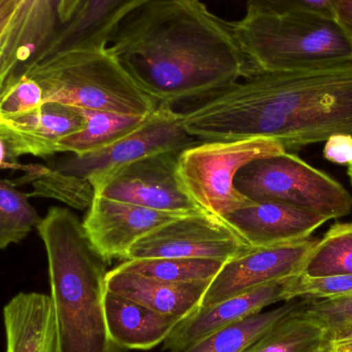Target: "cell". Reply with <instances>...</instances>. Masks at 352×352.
<instances>
[{
  "instance_id": "cell-1",
  "label": "cell",
  "mask_w": 352,
  "mask_h": 352,
  "mask_svg": "<svg viewBox=\"0 0 352 352\" xmlns=\"http://www.w3.org/2000/svg\"><path fill=\"white\" fill-rule=\"evenodd\" d=\"M182 115L186 132L204 142L272 138L295 152L352 138V57L256 70Z\"/></svg>"
},
{
  "instance_id": "cell-2",
  "label": "cell",
  "mask_w": 352,
  "mask_h": 352,
  "mask_svg": "<svg viewBox=\"0 0 352 352\" xmlns=\"http://www.w3.org/2000/svg\"><path fill=\"white\" fill-rule=\"evenodd\" d=\"M109 50L159 104L203 100L256 72L232 22L202 0H153L126 19Z\"/></svg>"
},
{
  "instance_id": "cell-3",
  "label": "cell",
  "mask_w": 352,
  "mask_h": 352,
  "mask_svg": "<svg viewBox=\"0 0 352 352\" xmlns=\"http://www.w3.org/2000/svg\"><path fill=\"white\" fill-rule=\"evenodd\" d=\"M49 265L59 352H127L113 342L104 311L107 263L82 221L53 206L37 226Z\"/></svg>"
},
{
  "instance_id": "cell-4",
  "label": "cell",
  "mask_w": 352,
  "mask_h": 352,
  "mask_svg": "<svg viewBox=\"0 0 352 352\" xmlns=\"http://www.w3.org/2000/svg\"><path fill=\"white\" fill-rule=\"evenodd\" d=\"M26 76L45 103L146 117L159 103L127 74L109 47H74L43 56Z\"/></svg>"
},
{
  "instance_id": "cell-5",
  "label": "cell",
  "mask_w": 352,
  "mask_h": 352,
  "mask_svg": "<svg viewBox=\"0 0 352 352\" xmlns=\"http://www.w3.org/2000/svg\"><path fill=\"white\" fill-rule=\"evenodd\" d=\"M242 49L258 70H289L352 57L336 21L310 12H269L246 8L232 22Z\"/></svg>"
},
{
  "instance_id": "cell-6",
  "label": "cell",
  "mask_w": 352,
  "mask_h": 352,
  "mask_svg": "<svg viewBox=\"0 0 352 352\" xmlns=\"http://www.w3.org/2000/svg\"><path fill=\"white\" fill-rule=\"evenodd\" d=\"M287 152L272 138L198 142L180 152L178 173L199 208L225 217L254 203L235 186V177L248 163Z\"/></svg>"
},
{
  "instance_id": "cell-7",
  "label": "cell",
  "mask_w": 352,
  "mask_h": 352,
  "mask_svg": "<svg viewBox=\"0 0 352 352\" xmlns=\"http://www.w3.org/2000/svg\"><path fill=\"white\" fill-rule=\"evenodd\" d=\"M235 186L254 202L289 203L328 221L352 209L351 195L342 184L289 152L248 163L236 175Z\"/></svg>"
},
{
  "instance_id": "cell-8",
  "label": "cell",
  "mask_w": 352,
  "mask_h": 352,
  "mask_svg": "<svg viewBox=\"0 0 352 352\" xmlns=\"http://www.w3.org/2000/svg\"><path fill=\"white\" fill-rule=\"evenodd\" d=\"M198 142L184 129L182 113L170 105L159 104L140 128L115 144L89 154L72 155L50 167L94 186L126 165L162 153L182 152Z\"/></svg>"
},
{
  "instance_id": "cell-9",
  "label": "cell",
  "mask_w": 352,
  "mask_h": 352,
  "mask_svg": "<svg viewBox=\"0 0 352 352\" xmlns=\"http://www.w3.org/2000/svg\"><path fill=\"white\" fill-rule=\"evenodd\" d=\"M252 246L223 217L204 210L176 219L136 242L126 261L209 258L228 262Z\"/></svg>"
},
{
  "instance_id": "cell-10",
  "label": "cell",
  "mask_w": 352,
  "mask_h": 352,
  "mask_svg": "<svg viewBox=\"0 0 352 352\" xmlns=\"http://www.w3.org/2000/svg\"><path fill=\"white\" fill-rule=\"evenodd\" d=\"M179 154L162 153L121 167L93 186L95 195L166 212L202 210L182 184Z\"/></svg>"
},
{
  "instance_id": "cell-11",
  "label": "cell",
  "mask_w": 352,
  "mask_h": 352,
  "mask_svg": "<svg viewBox=\"0 0 352 352\" xmlns=\"http://www.w3.org/2000/svg\"><path fill=\"white\" fill-rule=\"evenodd\" d=\"M318 240L309 237L270 248H252L231 258L211 281L200 308L210 307L268 283L299 276Z\"/></svg>"
},
{
  "instance_id": "cell-12",
  "label": "cell",
  "mask_w": 352,
  "mask_h": 352,
  "mask_svg": "<svg viewBox=\"0 0 352 352\" xmlns=\"http://www.w3.org/2000/svg\"><path fill=\"white\" fill-rule=\"evenodd\" d=\"M188 213L166 212L95 195L82 221L101 258L111 264L127 258L132 246L158 228Z\"/></svg>"
},
{
  "instance_id": "cell-13",
  "label": "cell",
  "mask_w": 352,
  "mask_h": 352,
  "mask_svg": "<svg viewBox=\"0 0 352 352\" xmlns=\"http://www.w3.org/2000/svg\"><path fill=\"white\" fill-rule=\"evenodd\" d=\"M85 125V118L76 107L45 103L32 113L0 117V138L10 162L18 163L23 156L47 158L58 154V144Z\"/></svg>"
},
{
  "instance_id": "cell-14",
  "label": "cell",
  "mask_w": 352,
  "mask_h": 352,
  "mask_svg": "<svg viewBox=\"0 0 352 352\" xmlns=\"http://www.w3.org/2000/svg\"><path fill=\"white\" fill-rule=\"evenodd\" d=\"M252 248H270L311 237L328 219L289 203L254 202L223 217Z\"/></svg>"
},
{
  "instance_id": "cell-15",
  "label": "cell",
  "mask_w": 352,
  "mask_h": 352,
  "mask_svg": "<svg viewBox=\"0 0 352 352\" xmlns=\"http://www.w3.org/2000/svg\"><path fill=\"white\" fill-rule=\"evenodd\" d=\"M293 278L262 285L210 307L199 308L175 327L163 343L164 351H182L211 333L260 314L273 304L291 301L289 287Z\"/></svg>"
},
{
  "instance_id": "cell-16",
  "label": "cell",
  "mask_w": 352,
  "mask_h": 352,
  "mask_svg": "<svg viewBox=\"0 0 352 352\" xmlns=\"http://www.w3.org/2000/svg\"><path fill=\"white\" fill-rule=\"evenodd\" d=\"M210 283H171L118 267L107 275V291L180 320L200 308Z\"/></svg>"
},
{
  "instance_id": "cell-17",
  "label": "cell",
  "mask_w": 352,
  "mask_h": 352,
  "mask_svg": "<svg viewBox=\"0 0 352 352\" xmlns=\"http://www.w3.org/2000/svg\"><path fill=\"white\" fill-rule=\"evenodd\" d=\"M152 1L82 0L72 19L58 28L38 59L68 47H109L122 23L136 10Z\"/></svg>"
},
{
  "instance_id": "cell-18",
  "label": "cell",
  "mask_w": 352,
  "mask_h": 352,
  "mask_svg": "<svg viewBox=\"0 0 352 352\" xmlns=\"http://www.w3.org/2000/svg\"><path fill=\"white\" fill-rule=\"evenodd\" d=\"M6 352H59L51 297L19 293L3 308Z\"/></svg>"
},
{
  "instance_id": "cell-19",
  "label": "cell",
  "mask_w": 352,
  "mask_h": 352,
  "mask_svg": "<svg viewBox=\"0 0 352 352\" xmlns=\"http://www.w3.org/2000/svg\"><path fill=\"white\" fill-rule=\"evenodd\" d=\"M104 311L111 339L125 349H154L164 343L182 322L175 316L159 314L107 289Z\"/></svg>"
},
{
  "instance_id": "cell-20",
  "label": "cell",
  "mask_w": 352,
  "mask_h": 352,
  "mask_svg": "<svg viewBox=\"0 0 352 352\" xmlns=\"http://www.w3.org/2000/svg\"><path fill=\"white\" fill-rule=\"evenodd\" d=\"M305 299L244 352H324L328 329L310 316Z\"/></svg>"
},
{
  "instance_id": "cell-21",
  "label": "cell",
  "mask_w": 352,
  "mask_h": 352,
  "mask_svg": "<svg viewBox=\"0 0 352 352\" xmlns=\"http://www.w3.org/2000/svg\"><path fill=\"white\" fill-rule=\"evenodd\" d=\"M78 109V107H76ZM86 125L58 144V153L85 155L107 148L140 128L146 117L78 109Z\"/></svg>"
},
{
  "instance_id": "cell-22",
  "label": "cell",
  "mask_w": 352,
  "mask_h": 352,
  "mask_svg": "<svg viewBox=\"0 0 352 352\" xmlns=\"http://www.w3.org/2000/svg\"><path fill=\"white\" fill-rule=\"evenodd\" d=\"M300 303L301 298L285 302L274 309L260 312L219 329L178 352H244Z\"/></svg>"
},
{
  "instance_id": "cell-23",
  "label": "cell",
  "mask_w": 352,
  "mask_h": 352,
  "mask_svg": "<svg viewBox=\"0 0 352 352\" xmlns=\"http://www.w3.org/2000/svg\"><path fill=\"white\" fill-rule=\"evenodd\" d=\"M352 274V223H337L308 254L301 275L310 278Z\"/></svg>"
},
{
  "instance_id": "cell-24",
  "label": "cell",
  "mask_w": 352,
  "mask_h": 352,
  "mask_svg": "<svg viewBox=\"0 0 352 352\" xmlns=\"http://www.w3.org/2000/svg\"><path fill=\"white\" fill-rule=\"evenodd\" d=\"M24 184H31V197L55 199L72 208H89L95 192L92 184L87 180L62 175L50 166L29 164L21 178Z\"/></svg>"
},
{
  "instance_id": "cell-25",
  "label": "cell",
  "mask_w": 352,
  "mask_h": 352,
  "mask_svg": "<svg viewBox=\"0 0 352 352\" xmlns=\"http://www.w3.org/2000/svg\"><path fill=\"white\" fill-rule=\"evenodd\" d=\"M225 263L209 258H140L124 261L118 268L171 283H202L212 281Z\"/></svg>"
},
{
  "instance_id": "cell-26",
  "label": "cell",
  "mask_w": 352,
  "mask_h": 352,
  "mask_svg": "<svg viewBox=\"0 0 352 352\" xmlns=\"http://www.w3.org/2000/svg\"><path fill=\"white\" fill-rule=\"evenodd\" d=\"M29 198L16 182L0 178V252L22 241L41 223L43 217Z\"/></svg>"
},
{
  "instance_id": "cell-27",
  "label": "cell",
  "mask_w": 352,
  "mask_h": 352,
  "mask_svg": "<svg viewBox=\"0 0 352 352\" xmlns=\"http://www.w3.org/2000/svg\"><path fill=\"white\" fill-rule=\"evenodd\" d=\"M352 295V274L333 275V276L294 277L289 287L291 300L331 299Z\"/></svg>"
},
{
  "instance_id": "cell-28",
  "label": "cell",
  "mask_w": 352,
  "mask_h": 352,
  "mask_svg": "<svg viewBox=\"0 0 352 352\" xmlns=\"http://www.w3.org/2000/svg\"><path fill=\"white\" fill-rule=\"evenodd\" d=\"M43 104V89L34 80L25 76L0 99V117H18L32 113Z\"/></svg>"
},
{
  "instance_id": "cell-29",
  "label": "cell",
  "mask_w": 352,
  "mask_h": 352,
  "mask_svg": "<svg viewBox=\"0 0 352 352\" xmlns=\"http://www.w3.org/2000/svg\"><path fill=\"white\" fill-rule=\"evenodd\" d=\"M304 308L326 326L328 333L352 322V295L331 299H305Z\"/></svg>"
},
{
  "instance_id": "cell-30",
  "label": "cell",
  "mask_w": 352,
  "mask_h": 352,
  "mask_svg": "<svg viewBox=\"0 0 352 352\" xmlns=\"http://www.w3.org/2000/svg\"><path fill=\"white\" fill-rule=\"evenodd\" d=\"M246 8L269 12H310L333 18L331 0H246Z\"/></svg>"
},
{
  "instance_id": "cell-31",
  "label": "cell",
  "mask_w": 352,
  "mask_h": 352,
  "mask_svg": "<svg viewBox=\"0 0 352 352\" xmlns=\"http://www.w3.org/2000/svg\"><path fill=\"white\" fill-rule=\"evenodd\" d=\"M14 22L10 30L0 38V99L10 87L25 76L12 41Z\"/></svg>"
},
{
  "instance_id": "cell-32",
  "label": "cell",
  "mask_w": 352,
  "mask_h": 352,
  "mask_svg": "<svg viewBox=\"0 0 352 352\" xmlns=\"http://www.w3.org/2000/svg\"><path fill=\"white\" fill-rule=\"evenodd\" d=\"M324 156L330 162L349 165L352 162V138L349 135H335L324 144Z\"/></svg>"
},
{
  "instance_id": "cell-33",
  "label": "cell",
  "mask_w": 352,
  "mask_h": 352,
  "mask_svg": "<svg viewBox=\"0 0 352 352\" xmlns=\"http://www.w3.org/2000/svg\"><path fill=\"white\" fill-rule=\"evenodd\" d=\"M333 19L352 45V0H331Z\"/></svg>"
},
{
  "instance_id": "cell-34",
  "label": "cell",
  "mask_w": 352,
  "mask_h": 352,
  "mask_svg": "<svg viewBox=\"0 0 352 352\" xmlns=\"http://www.w3.org/2000/svg\"><path fill=\"white\" fill-rule=\"evenodd\" d=\"M324 352H352V322L328 333Z\"/></svg>"
},
{
  "instance_id": "cell-35",
  "label": "cell",
  "mask_w": 352,
  "mask_h": 352,
  "mask_svg": "<svg viewBox=\"0 0 352 352\" xmlns=\"http://www.w3.org/2000/svg\"><path fill=\"white\" fill-rule=\"evenodd\" d=\"M22 2L23 0H0V38L14 24Z\"/></svg>"
},
{
  "instance_id": "cell-36",
  "label": "cell",
  "mask_w": 352,
  "mask_h": 352,
  "mask_svg": "<svg viewBox=\"0 0 352 352\" xmlns=\"http://www.w3.org/2000/svg\"><path fill=\"white\" fill-rule=\"evenodd\" d=\"M80 2H82V0H60L59 10H58L60 26L65 24L72 19Z\"/></svg>"
},
{
  "instance_id": "cell-37",
  "label": "cell",
  "mask_w": 352,
  "mask_h": 352,
  "mask_svg": "<svg viewBox=\"0 0 352 352\" xmlns=\"http://www.w3.org/2000/svg\"><path fill=\"white\" fill-rule=\"evenodd\" d=\"M28 165L19 164V163H12L8 159V151H6V144L0 138V170L4 169H12V170H20L25 173Z\"/></svg>"
},
{
  "instance_id": "cell-38",
  "label": "cell",
  "mask_w": 352,
  "mask_h": 352,
  "mask_svg": "<svg viewBox=\"0 0 352 352\" xmlns=\"http://www.w3.org/2000/svg\"><path fill=\"white\" fill-rule=\"evenodd\" d=\"M349 166V169H347V173H349V178H351V184H352V162L351 164L347 165Z\"/></svg>"
}]
</instances>
